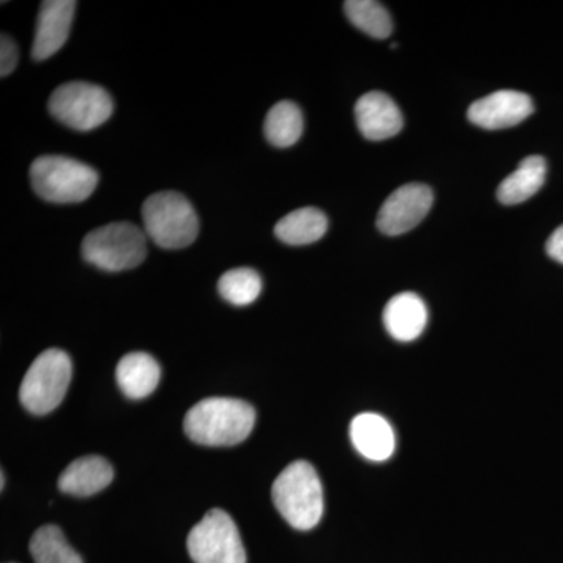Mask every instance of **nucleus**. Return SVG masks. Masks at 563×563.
<instances>
[{
    "instance_id": "f257e3e1",
    "label": "nucleus",
    "mask_w": 563,
    "mask_h": 563,
    "mask_svg": "<svg viewBox=\"0 0 563 563\" xmlns=\"http://www.w3.org/2000/svg\"><path fill=\"white\" fill-rule=\"evenodd\" d=\"M255 409L250 402L233 398H207L185 415L188 439L203 446H235L251 435Z\"/></svg>"
},
{
    "instance_id": "f03ea898",
    "label": "nucleus",
    "mask_w": 563,
    "mask_h": 563,
    "mask_svg": "<svg viewBox=\"0 0 563 563\" xmlns=\"http://www.w3.org/2000/svg\"><path fill=\"white\" fill-rule=\"evenodd\" d=\"M273 503L284 520L298 531H310L324 514V493L313 465L296 461L273 484Z\"/></svg>"
},
{
    "instance_id": "7ed1b4c3",
    "label": "nucleus",
    "mask_w": 563,
    "mask_h": 563,
    "mask_svg": "<svg viewBox=\"0 0 563 563\" xmlns=\"http://www.w3.org/2000/svg\"><path fill=\"white\" fill-rule=\"evenodd\" d=\"M31 181L44 201L80 203L95 192L99 176L95 168L76 158L43 155L32 163Z\"/></svg>"
},
{
    "instance_id": "20e7f679",
    "label": "nucleus",
    "mask_w": 563,
    "mask_h": 563,
    "mask_svg": "<svg viewBox=\"0 0 563 563\" xmlns=\"http://www.w3.org/2000/svg\"><path fill=\"white\" fill-rule=\"evenodd\" d=\"M141 213L144 233L163 250H181L198 239V214L180 192H155L143 203Z\"/></svg>"
},
{
    "instance_id": "39448f33",
    "label": "nucleus",
    "mask_w": 563,
    "mask_h": 563,
    "mask_svg": "<svg viewBox=\"0 0 563 563\" xmlns=\"http://www.w3.org/2000/svg\"><path fill=\"white\" fill-rule=\"evenodd\" d=\"M146 233L131 222H111L88 233L81 243L85 261L102 272L136 268L146 258Z\"/></svg>"
},
{
    "instance_id": "423d86ee",
    "label": "nucleus",
    "mask_w": 563,
    "mask_h": 563,
    "mask_svg": "<svg viewBox=\"0 0 563 563\" xmlns=\"http://www.w3.org/2000/svg\"><path fill=\"white\" fill-rule=\"evenodd\" d=\"M73 362L65 351H44L25 373L20 388L22 406L33 415L54 412L68 393Z\"/></svg>"
},
{
    "instance_id": "0eeeda50",
    "label": "nucleus",
    "mask_w": 563,
    "mask_h": 563,
    "mask_svg": "<svg viewBox=\"0 0 563 563\" xmlns=\"http://www.w3.org/2000/svg\"><path fill=\"white\" fill-rule=\"evenodd\" d=\"M114 103L102 87L88 81L63 84L49 99V111L66 128L90 132L101 128L113 114Z\"/></svg>"
},
{
    "instance_id": "6e6552de",
    "label": "nucleus",
    "mask_w": 563,
    "mask_h": 563,
    "mask_svg": "<svg viewBox=\"0 0 563 563\" xmlns=\"http://www.w3.org/2000/svg\"><path fill=\"white\" fill-rule=\"evenodd\" d=\"M188 553L195 563H246L242 536L231 515L211 509L191 529Z\"/></svg>"
},
{
    "instance_id": "1a4fd4ad",
    "label": "nucleus",
    "mask_w": 563,
    "mask_h": 563,
    "mask_svg": "<svg viewBox=\"0 0 563 563\" xmlns=\"http://www.w3.org/2000/svg\"><path fill=\"white\" fill-rule=\"evenodd\" d=\"M433 203L428 185L407 184L388 196L377 214V229L385 235L396 236L417 228Z\"/></svg>"
},
{
    "instance_id": "9d476101",
    "label": "nucleus",
    "mask_w": 563,
    "mask_h": 563,
    "mask_svg": "<svg viewBox=\"0 0 563 563\" xmlns=\"http://www.w3.org/2000/svg\"><path fill=\"white\" fill-rule=\"evenodd\" d=\"M533 113V102L526 92L503 90L492 92L468 109V120L485 131L514 128Z\"/></svg>"
},
{
    "instance_id": "9b49d317",
    "label": "nucleus",
    "mask_w": 563,
    "mask_h": 563,
    "mask_svg": "<svg viewBox=\"0 0 563 563\" xmlns=\"http://www.w3.org/2000/svg\"><path fill=\"white\" fill-rule=\"evenodd\" d=\"M76 7L74 0H46L41 3L32 47V57L36 62L47 60L65 46Z\"/></svg>"
},
{
    "instance_id": "f8f14e48",
    "label": "nucleus",
    "mask_w": 563,
    "mask_h": 563,
    "mask_svg": "<svg viewBox=\"0 0 563 563\" xmlns=\"http://www.w3.org/2000/svg\"><path fill=\"white\" fill-rule=\"evenodd\" d=\"M358 131L369 141H384L398 135L404 128V117L390 96L369 91L355 103Z\"/></svg>"
},
{
    "instance_id": "ddd939ff",
    "label": "nucleus",
    "mask_w": 563,
    "mask_h": 563,
    "mask_svg": "<svg viewBox=\"0 0 563 563\" xmlns=\"http://www.w3.org/2000/svg\"><path fill=\"white\" fill-rule=\"evenodd\" d=\"M350 435L355 451L366 461L385 462L395 454V429L380 415H357L351 422Z\"/></svg>"
},
{
    "instance_id": "4468645a",
    "label": "nucleus",
    "mask_w": 563,
    "mask_h": 563,
    "mask_svg": "<svg viewBox=\"0 0 563 563\" xmlns=\"http://www.w3.org/2000/svg\"><path fill=\"white\" fill-rule=\"evenodd\" d=\"M428 307L415 292L393 296L384 309V325L393 339L401 343L420 339L428 324Z\"/></svg>"
},
{
    "instance_id": "2eb2a0df",
    "label": "nucleus",
    "mask_w": 563,
    "mask_h": 563,
    "mask_svg": "<svg viewBox=\"0 0 563 563\" xmlns=\"http://www.w3.org/2000/svg\"><path fill=\"white\" fill-rule=\"evenodd\" d=\"M113 477V466L109 461L101 455H87L70 463L62 473L58 488L66 495L87 498L109 487Z\"/></svg>"
},
{
    "instance_id": "dca6fc26",
    "label": "nucleus",
    "mask_w": 563,
    "mask_h": 563,
    "mask_svg": "<svg viewBox=\"0 0 563 563\" xmlns=\"http://www.w3.org/2000/svg\"><path fill=\"white\" fill-rule=\"evenodd\" d=\"M161 365L146 352H131L117 366L118 387L129 399H143L157 390Z\"/></svg>"
},
{
    "instance_id": "f3484780",
    "label": "nucleus",
    "mask_w": 563,
    "mask_h": 563,
    "mask_svg": "<svg viewBox=\"0 0 563 563\" xmlns=\"http://www.w3.org/2000/svg\"><path fill=\"white\" fill-rule=\"evenodd\" d=\"M547 179V162L540 155H529L509 177L499 185L498 201L504 206H517L531 199Z\"/></svg>"
},
{
    "instance_id": "a211bd4d",
    "label": "nucleus",
    "mask_w": 563,
    "mask_h": 563,
    "mask_svg": "<svg viewBox=\"0 0 563 563\" xmlns=\"http://www.w3.org/2000/svg\"><path fill=\"white\" fill-rule=\"evenodd\" d=\"M328 217L314 207H302L282 218L274 228L277 239L290 246H306L321 240L328 232Z\"/></svg>"
},
{
    "instance_id": "6ab92c4d",
    "label": "nucleus",
    "mask_w": 563,
    "mask_h": 563,
    "mask_svg": "<svg viewBox=\"0 0 563 563\" xmlns=\"http://www.w3.org/2000/svg\"><path fill=\"white\" fill-rule=\"evenodd\" d=\"M265 136L273 146L290 147L303 132L302 111L290 101L277 102L265 118Z\"/></svg>"
},
{
    "instance_id": "aec40b11",
    "label": "nucleus",
    "mask_w": 563,
    "mask_h": 563,
    "mask_svg": "<svg viewBox=\"0 0 563 563\" xmlns=\"http://www.w3.org/2000/svg\"><path fill=\"white\" fill-rule=\"evenodd\" d=\"M31 554L35 563H84L58 526L47 525L33 533Z\"/></svg>"
},
{
    "instance_id": "412c9836",
    "label": "nucleus",
    "mask_w": 563,
    "mask_h": 563,
    "mask_svg": "<svg viewBox=\"0 0 563 563\" xmlns=\"http://www.w3.org/2000/svg\"><path fill=\"white\" fill-rule=\"evenodd\" d=\"M344 13L358 31L373 38L385 40L391 35V16L383 3L374 0H347L344 2Z\"/></svg>"
},
{
    "instance_id": "4be33fe9",
    "label": "nucleus",
    "mask_w": 563,
    "mask_h": 563,
    "mask_svg": "<svg viewBox=\"0 0 563 563\" xmlns=\"http://www.w3.org/2000/svg\"><path fill=\"white\" fill-rule=\"evenodd\" d=\"M221 298L232 306L246 307L257 301L262 292L261 274L251 268H235L224 273L218 282Z\"/></svg>"
},
{
    "instance_id": "5701e85b",
    "label": "nucleus",
    "mask_w": 563,
    "mask_h": 563,
    "mask_svg": "<svg viewBox=\"0 0 563 563\" xmlns=\"http://www.w3.org/2000/svg\"><path fill=\"white\" fill-rule=\"evenodd\" d=\"M20 62V51L16 43L7 33L0 36V76L7 77L13 73Z\"/></svg>"
},
{
    "instance_id": "b1692460",
    "label": "nucleus",
    "mask_w": 563,
    "mask_h": 563,
    "mask_svg": "<svg viewBox=\"0 0 563 563\" xmlns=\"http://www.w3.org/2000/svg\"><path fill=\"white\" fill-rule=\"evenodd\" d=\"M547 252L555 262L563 263V224L555 229L547 243Z\"/></svg>"
},
{
    "instance_id": "393cba45",
    "label": "nucleus",
    "mask_w": 563,
    "mask_h": 563,
    "mask_svg": "<svg viewBox=\"0 0 563 563\" xmlns=\"http://www.w3.org/2000/svg\"><path fill=\"white\" fill-rule=\"evenodd\" d=\"M0 476H2V481H0V483H2V484H0V487L3 488V487H5V473H3V472L0 473Z\"/></svg>"
}]
</instances>
